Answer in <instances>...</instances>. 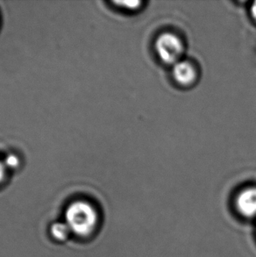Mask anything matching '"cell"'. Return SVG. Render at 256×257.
Segmentation results:
<instances>
[{
  "mask_svg": "<svg viewBox=\"0 0 256 257\" xmlns=\"http://www.w3.org/2000/svg\"><path fill=\"white\" fill-rule=\"evenodd\" d=\"M65 216L66 224L78 236L89 235L97 224V212L86 202H74L67 208Z\"/></svg>",
  "mask_w": 256,
  "mask_h": 257,
  "instance_id": "6da1fadb",
  "label": "cell"
},
{
  "mask_svg": "<svg viewBox=\"0 0 256 257\" xmlns=\"http://www.w3.org/2000/svg\"><path fill=\"white\" fill-rule=\"evenodd\" d=\"M155 48L160 60L172 66L180 62L184 52L183 41L179 36L170 32L163 33L156 39Z\"/></svg>",
  "mask_w": 256,
  "mask_h": 257,
  "instance_id": "7a4b0ae2",
  "label": "cell"
},
{
  "mask_svg": "<svg viewBox=\"0 0 256 257\" xmlns=\"http://www.w3.org/2000/svg\"><path fill=\"white\" fill-rule=\"evenodd\" d=\"M235 208L246 219L256 218V186L244 188L235 198Z\"/></svg>",
  "mask_w": 256,
  "mask_h": 257,
  "instance_id": "3957f363",
  "label": "cell"
},
{
  "mask_svg": "<svg viewBox=\"0 0 256 257\" xmlns=\"http://www.w3.org/2000/svg\"><path fill=\"white\" fill-rule=\"evenodd\" d=\"M174 79L177 84L184 87L192 86L197 80V70L190 61H182L173 66Z\"/></svg>",
  "mask_w": 256,
  "mask_h": 257,
  "instance_id": "277c9868",
  "label": "cell"
},
{
  "mask_svg": "<svg viewBox=\"0 0 256 257\" xmlns=\"http://www.w3.org/2000/svg\"><path fill=\"white\" fill-rule=\"evenodd\" d=\"M70 232L71 231L66 223L56 222L53 224L51 227V233L53 237L56 238V240H65L69 236Z\"/></svg>",
  "mask_w": 256,
  "mask_h": 257,
  "instance_id": "5b68a950",
  "label": "cell"
},
{
  "mask_svg": "<svg viewBox=\"0 0 256 257\" xmlns=\"http://www.w3.org/2000/svg\"><path fill=\"white\" fill-rule=\"evenodd\" d=\"M4 164H5L7 168L9 167L12 168V169H15V168H17L20 165V159L15 155H9L6 158Z\"/></svg>",
  "mask_w": 256,
  "mask_h": 257,
  "instance_id": "8992f818",
  "label": "cell"
},
{
  "mask_svg": "<svg viewBox=\"0 0 256 257\" xmlns=\"http://www.w3.org/2000/svg\"><path fill=\"white\" fill-rule=\"evenodd\" d=\"M115 4L122 6L124 8H126L128 10L135 11L138 10L139 8L142 6V2H141V1H131V2L125 1V2H117V3Z\"/></svg>",
  "mask_w": 256,
  "mask_h": 257,
  "instance_id": "52a82bcc",
  "label": "cell"
},
{
  "mask_svg": "<svg viewBox=\"0 0 256 257\" xmlns=\"http://www.w3.org/2000/svg\"><path fill=\"white\" fill-rule=\"evenodd\" d=\"M6 171H7V167L4 164V162L0 161V182L3 181L5 178V175H6Z\"/></svg>",
  "mask_w": 256,
  "mask_h": 257,
  "instance_id": "ba28073f",
  "label": "cell"
},
{
  "mask_svg": "<svg viewBox=\"0 0 256 257\" xmlns=\"http://www.w3.org/2000/svg\"><path fill=\"white\" fill-rule=\"evenodd\" d=\"M251 14H252V17L256 22V2H254L252 7H251Z\"/></svg>",
  "mask_w": 256,
  "mask_h": 257,
  "instance_id": "9c48e42d",
  "label": "cell"
}]
</instances>
